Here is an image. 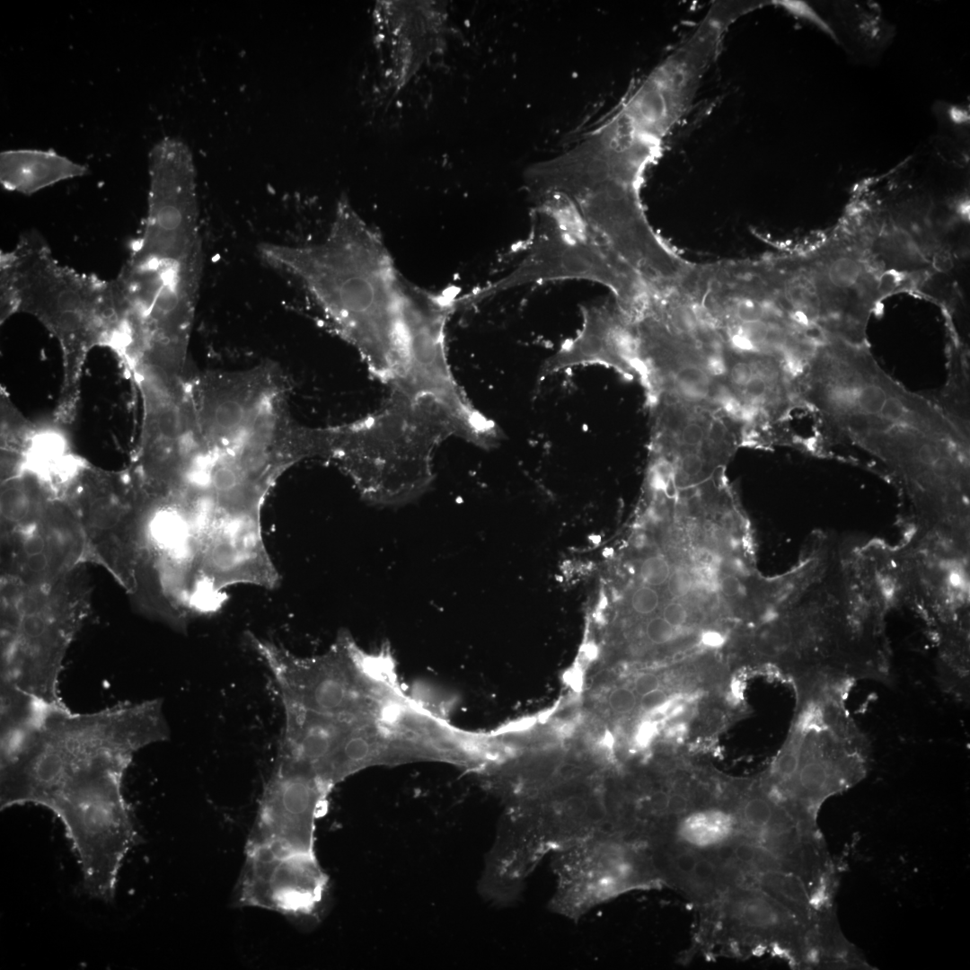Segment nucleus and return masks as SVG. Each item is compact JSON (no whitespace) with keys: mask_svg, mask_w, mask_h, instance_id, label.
I'll list each match as a JSON object with an SVG mask.
<instances>
[{"mask_svg":"<svg viewBox=\"0 0 970 970\" xmlns=\"http://www.w3.org/2000/svg\"><path fill=\"white\" fill-rule=\"evenodd\" d=\"M247 640L271 673L282 703L325 716L374 719L405 694L390 657L366 653L347 631L312 657L296 656L251 633Z\"/></svg>","mask_w":970,"mask_h":970,"instance_id":"obj_8","label":"nucleus"},{"mask_svg":"<svg viewBox=\"0 0 970 970\" xmlns=\"http://www.w3.org/2000/svg\"><path fill=\"white\" fill-rule=\"evenodd\" d=\"M736 829L735 818L722 810L706 809L687 814L676 822L672 834L698 850L719 846L730 839Z\"/></svg>","mask_w":970,"mask_h":970,"instance_id":"obj_17","label":"nucleus"},{"mask_svg":"<svg viewBox=\"0 0 970 970\" xmlns=\"http://www.w3.org/2000/svg\"><path fill=\"white\" fill-rule=\"evenodd\" d=\"M663 619L675 629L683 626L688 618V610L682 602L673 601L667 604L662 612Z\"/></svg>","mask_w":970,"mask_h":970,"instance_id":"obj_27","label":"nucleus"},{"mask_svg":"<svg viewBox=\"0 0 970 970\" xmlns=\"http://www.w3.org/2000/svg\"><path fill=\"white\" fill-rule=\"evenodd\" d=\"M24 313L57 339L63 380L55 419L70 423L76 414L82 371L96 347L115 349L120 322L112 280L60 263L36 230L22 234L0 254V321Z\"/></svg>","mask_w":970,"mask_h":970,"instance_id":"obj_5","label":"nucleus"},{"mask_svg":"<svg viewBox=\"0 0 970 970\" xmlns=\"http://www.w3.org/2000/svg\"><path fill=\"white\" fill-rule=\"evenodd\" d=\"M721 640V636L718 633H708L704 637V642L710 646L719 645L720 644Z\"/></svg>","mask_w":970,"mask_h":970,"instance_id":"obj_32","label":"nucleus"},{"mask_svg":"<svg viewBox=\"0 0 970 970\" xmlns=\"http://www.w3.org/2000/svg\"><path fill=\"white\" fill-rule=\"evenodd\" d=\"M772 3L783 7L786 11L792 13L793 15L804 18L810 22H813L826 33L833 36V32L830 26L807 3L795 0L774 1Z\"/></svg>","mask_w":970,"mask_h":970,"instance_id":"obj_23","label":"nucleus"},{"mask_svg":"<svg viewBox=\"0 0 970 970\" xmlns=\"http://www.w3.org/2000/svg\"><path fill=\"white\" fill-rule=\"evenodd\" d=\"M802 395L824 445H850L881 463L922 506L966 502L969 437L926 396L889 375L866 344L820 342Z\"/></svg>","mask_w":970,"mask_h":970,"instance_id":"obj_2","label":"nucleus"},{"mask_svg":"<svg viewBox=\"0 0 970 970\" xmlns=\"http://www.w3.org/2000/svg\"><path fill=\"white\" fill-rule=\"evenodd\" d=\"M89 169L53 150L12 149L0 154V183L8 191L34 194Z\"/></svg>","mask_w":970,"mask_h":970,"instance_id":"obj_16","label":"nucleus"},{"mask_svg":"<svg viewBox=\"0 0 970 970\" xmlns=\"http://www.w3.org/2000/svg\"><path fill=\"white\" fill-rule=\"evenodd\" d=\"M756 885L803 922L809 920L811 896L806 882L798 875L788 871L759 874Z\"/></svg>","mask_w":970,"mask_h":970,"instance_id":"obj_19","label":"nucleus"},{"mask_svg":"<svg viewBox=\"0 0 970 970\" xmlns=\"http://www.w3.org/2000/svg\"><path fill=\"white\" fill-rule=\"evenodd\" d=\"M234 891L239 906L258 907L299 918L312 915L327 888L315 853L246 845Z\"/></svg>","mask_w":970,"mask_h":970,"instance_id":"obj_13","label":"nucleus"},{"mask_svg":"<svg viewBox=\"0 0 970 970\" xmlns=\"http://www.w3.org/2000/svg\"><path fill=\"white\" fill-rule=\"evenodd\" d=\"M582 327L543 366V373L586 363H599L624 372L639 371L635 339L626 313L613 301L581 307Z\"/></svg>","mask_w":970,"mask_h":970,"instance_id":"obj_14","label":"nucleus"},{"mask_svg":"<svg viewBox=\"0 0 970 970\" xmlns=\"http://www.w3.org/2000/svg\"><path fill=\"white\" fill-rule=\"evenodd\" d=\"M330 792L309 768L278 754L246 845L315 853L316 821Z\"/></svg>","mask_w":970,"mask_h":970,"instance_id":"obj_12","label":"nucleus"},{"mask_svg":"<svg viewBox=\"0 0 970 970\" xmlns=\"http://www.w3.org/2000/svg\"><path fill=\"white\" fill-rule=\"evenodd\" d=\"M693 584L692 573L686 568L679 567L670 573L666 588L672 597L682 598L692 593Z\"/></svg>","mask_w":970,"mask_h":970,"instance_id":"obj_24","label":"nucleus"},{"mask_svg":"<svg viewBox=\"0 0 970 970\" xmlns=\"http://www.w3.org/2000/svg\"><path fill=\"white\" fill-rule=\"evenodd\" d=\"M162 699L77 713L37 704L1 734L0 807L33 804L63 823L86 892L110 901L136 842L122 783L134 756L167 741Z\"/></svg>","mask_w":970,"mask_h":970,"instance_id":"obj_1","label":"nucleus"},{"mask_svg":"<svg viewBox=\"0 0 970 970\" xmlns=\"http://www.w3.org/2000/svg\"><path fill=\"white\" fill-rule=\"evenodd\" d=\"M608 704L616 713H629L636 707L637 697L630 688L621 686L610 692Z\"/></svg>","mask_w":970,"mask_h":970,"instance_id":"obj_26","label":"nucleus"},{"mask_svg":"<svg viewBox=\"0 0 970 970\" xmlns=\"http://www.w3.org/2000/svg\"><path fill=\"white\" fill-rule=\"evenodd\" d=\"M950 117L957 123H961V122L966 121V119H968V116H967L966 112L965 110H962L958 109V108H952L951 109Z\"/></svg>","mask_w":970,"mask_h":970,"instance_id":"obj_31","label":"nucleus"},{"mask_svg":"<svg viewBox=\"0 0 970 970\" xmlns=\"http://www.w3.org/2000/svg\"><path fill=\"white\" fill-rule=\"evenodd\" d=\"M1 450L28 455L38 431L13 404L7 393L1 389Z\"/></svg>","mask_w":970,"mask_h":970,"instance_id":"obj_20","label":"nucleus"},{"mask_svg":"<svg viewBox=\"0 0 970 970\" xmlns=\"http://www.w3.org/2000/svg\"><path fill=\"white\" fill-rule=\"evenodd\" d=\"M553 854L551 908L571 919L630 890L664 882L652 839L611 822Z\"/></svg>","mask_w":970,"mask_h":970,"instance_id":"obj_11","label":"nucleus"},{"mask_svg":"<svg viewBox=\"0 0 970 970\" xmlns=\"http://www.w3.org/2000/svg\"><path fill=\"white\" fill-rule=\"evenodd\" d=\"M666 693L660 688L656 689L641 696L640 706L646 711H654L661 709L667 702Z\"/></svg>","mask_w":970,"mask_h":970,"instance_id":"obj_28","label":"nucleus"},{"mask_svg":"<svg viewBox=\"0 0 970 970\" xmlns=\"http://www.w3.org/2000/svg\"><path fill=\"white\" fill-rule=\"evenodd\" d=\"M646 636L650 642L663 645L675 637L676 629L667 623L663 617L651 618L645 627Z\"/></svg>","mask_w":970,"mask_h":970,"instance_id":"obj_25","label":"nucleus"},{"mask_svg":"<svg viewBox=\"0 0 970 970\" xmlns=\"http://www.w3.org/2000/svg\"><path fill=\"white\" fill-rule=\"evenodd\" d=\"M147 210L140 235L111 279L120 322L116 352L127 365H186L204 268L196 170L181 140L148 156Z\"/></svg>","mask_w":970,"mask_h":970,"instance_id":"obj_3","label":"nucleus"},{"mask_svg":"<svg viewBox=\"0 0 970 970\" xmlns=\"http://www.w3.org/2000/svg\"><path fill=\"white\" fill-rule=\"evenodd\" d=\"M930 400L963 435L969 437V371L962 355L951 354L945 386L935 399Z\"/></svg>","mask_w":970,"mask_h":970,"instance_id":"obj_18","label":"nucleus"},{"mask_svg":"<svg viewBox=\"0 0 970 970\" xmlns=\"http://www.w3.org/2000/svg\"><path fill=\"white\" fill-rule=\"evenodd\" d=\"M660 604V596L653 586L641 585L630 596V605L639 615L652 614Z\"/></svg>","mask_w":970,"mask_h":970,"instance_id":"obj_22","label":"nucleus"},{"mask_svg":"<svg viewBox=\"0 0 970 970\" xmlns=\"http://www.w3.org/2000/svg\"><path fill=\"white\" fill-rule=\"evenodd\" d=\"M633 685L635 692L642 696L648 692L658 689L660 686V681L655 674L642 673L635 677Z\"/></svg>","mask_w":970,"mask_h":970,"instance_id":"obj_29","label":"nucleus"},{"mask_svg":"<svg viewBox=\"0 0 970 970\" xmlns=\"http://www.w3.org/2000/svg\"><path fill=\"white\" fill-rule=\"evenodd\" d=\"M60 495L79 523L85 560L103 566L135 594L152 501L133 467L107 471L81 459Z\"/></svg>","mask_w":970,"mask_h":970,"instance_id":"obj_10","label":"nucleus"},{"mask_svg":"<svg viewBox=\"0 0 970 970\" xmlns=\"http://www.w3.org/2000/svg\"><path fill=\"white\" fill-rule=\"evenodd\" d=\"M641 581L650 586H659L666 583L671 568L668 560L661 555L648 556L639 565Z\"/></svg>","mask_w":970,"mask_h":970,"instance_id":"obj_21","label":"nucleus"},{"mask_svg":"<svg viewBox=\"0 0 970 970\" xmlns=\"http://www.w3.org/2000/svg\"><path fill=\"white\" fill-rule=\"evenodd\" d=\"M77 568L43 584L3 577L1 689L44 705H65L59 689L64 661L90 609V589Z\"/></svg>","mask_w":970,"mask_h":970,"instance_id":"obj_7","label":"nucleus"},{"mask_svg":"<svg viewBox=\"0 0 970 970\" xmlns=\"http://www.w3.org/2000/svg\"><path fill=\"white\" fill-rule=\"evenodd\" d=\"M721 593L727 597H735L741 592V583L736 577L727 575L720 580Z\"/></svg>","mask_w":970,"mask_h":970,"instance_id":"obj_30","label":"nucleus"},{"mask_svg":"<svg viewBox=\"0 0 970 970\" xmlns=\"http://www.w3.org/2000/svg\"><path fill=\"white\" fill-rule=\"evenodd\" d=\"M258 251L298 286L373 376L392 390L402 385L406 278L380 236L346 199L338 203L322 240L262 242Z\"/></svg>","mask_w":970,"mask_h":970,"instance_id":"obj_4","label":"nucleus"},{"mask_svg":"<svg viewBox=\"0 0 970 970\" xmlns=\"http://www.w3.org/2000/svg\"><path fill=\"white\" fill-rule=\"evenodd\" d=\"M533 203L524 256L502 278L455 298L457 309L528 284L578 279L606 287L624 312L634 311L648 290L640 278L597 242L561 202Z\"/></svg>","mask_w":970,"mask_h":970,"instance_id":"obj_9","label":"nucleus"},{"mask_svg":"<svg viewBox=\"0 0 970 970\" xmlns=\"http://www.w3.org/2000/svg\"><path fill=\"white\" fill-rule=\"evenodd\" d=\"M709 909L717 922L745 944L771 939L798 945L804 935L806 922L760 888L730 887Z\"/></svg>","mask_w":970,"mask_h":970,"instance_id":"obj_15","label":"nucleus"},{"mask_svg":"<svg viewBox=\"0 0 970 970\" xmlns=\"http://www.w3.org/2000/svg\"><path fill=\"white\" fill-rule=\"evenodd\" d=\"M450 436L458 437V432L445 410L392 391L366 417L328 427L324 459L335 463L366 500L401 504L429 487L436 452Z\"/></svg>","mask_w":970,"mask_h":970,"instance_id":"obj_6","label":"nucleus"}]
</instances>
